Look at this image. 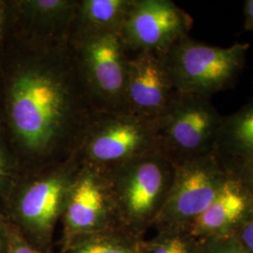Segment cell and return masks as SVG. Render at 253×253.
<instances>
[{
	"mask_svg": "<svg viewBox=\"0 0 253 253\" xmlns=\"http://www.w3.org/2000/svg\"><path fill=\"white\" fill-rule=\"evenodd\" d=\"M230 172L240 180L253 199V161L236 167Z\"/></svg>",
	"mask_w": 253,
	"mask_h": 253,
	"instance_id": "44dd1931",
	"label": "cell"
},
{
	"mask_svg": "<svg viewBox=\"0 0 253 253\" xmlns=\"http://www.w3.org/2000/svg\"><path fill=\"white\" fill-rule=\"evenodd\" d=\"M157 149L155 121L129 113L99 112L77 151L82 163L102 172Z\"/></svg>",
	"mask_w": 253,
	"mask_h": 253,
	"instance_id": "8992f818",
	"label": "cell"
},
{
	"mask_svg": "<svg viewBox=\"0 0 253 253\" xmlns=\"http://www.w3.org/2000/svg\"><path fill=\"white\" fill-rule=\"evenodd\" d=\"M144 253H200V240L186 229H160L153 239L145 241Z\"/></svg>",
	"mask_w": 253,
	"mask_h": 253,
	"instance_id": "e0dca14e",
	"label": "cell"
},
{
	"mask_svg": "<svg viewBox=\"0 0 253 253\" xmlns=\"http://www.w3.org/2000/svg\"><path fill=\"white\" fill-rule=\"evenodd\" d=\"M7 253H50L31 244L16 227H9V244Z\"/></svg>",
	"mask_w": 253,
	"mask_h": 253,
	"instance_id": "d6986e66",
	"label": "cell"
},
{
	"mask_svg": "<svg viewBox=\"0 0 253 253\" xmlns=\"http://www.w3.org/2000/svg\"><path fill=\"white\" fill-rule=\"evenodd\" d=\"M239 242L253 253V210L235 233Z\"/></svg>",
	"mask_w": 253,
	"mask_h": 253,
	"instance_id": "ffe728a7",
	"label": "cell"
},
{
	"mask_svg": "<svg viewBox=\"0 0 253 253\" xmlns=\"http://www.w3.org/2000/svg\"><path fill=\"white\" fill-rule=\"evenodd\" d=\"M133 0L78 1L70 40L101 34H119Z\"/></svg>",
	"mask_w": 253,
	"mask_h": 253,
	"instance_id": "4fadbf2b",
	"label": "cell"
},
{
	"mask_svg": "<svg viewBox=\"0 0 253 253\" xmlns=\"http://www.w3.org/2000/svg\"><path fill=\"white\" fill-rule=\"evenodd\" d=\"M223 118L208 98L179 93L154 120L157 149L174 165L215 153Z\"/></svg>",
	"mask_w": 253,
	"mask_h": 253,
	"instance_id": "5b68a950",
	"label": "cell"
},
{
	"mask_svg": "<svg viewBox=\"0 0 253 253\" xmlns=\"http://www.w3.org/2000/svg\"><path fill=\"white\" fill-rule=\"evenodd\" d=\"M145 241L121 228L79 235L63 242L64 253H144Z\"/></svg>",
	"mask_w": 253,
	"mask_h": 253,
	"instance_id": "2e32d148",
	"label": "cell"
},
{
	"mask_svg": "<svg viewBox=\"0 0 253 253\" xmlns=\"http://www.w3.org/2000/svg\"><path fill=\"white\" fill-rule=\"evenodd\" d=\"M200 253H251L235 234L213 236L200 240Z\"/></svg>",
	"mask_w": 253,
	"mask_h": 253,
	"instance_id": "ac0fdd59",
	"label": "cell"
},
{
	"mask_svg": "<svg viewBox=\"0 0 253 253\" xmlns=\"http://www.w3.org/2000/svg\"><path fill=\"white\" fill-rule=\"evenodd\" d=\"M9 244V226L0 221V253H7Z\"/></svg>",
	"mask_w": 253,
	"mask_h": 253,
	"instance_id": "7402d4cb",
	"label": "cell"
},
{
	"mask_svg": "<svg viewBox=\"0 0 253 253\" xmlns=\"http://www.w3.org/2000/svg\"><path fill=\"white\" fill-rule=\"evenodd\" d=\"M6 162L7 161L5 158V154L0 145V191L4 187L6 176H7V163Z\"/></svg>",
	"mask_w": 253,
	"mask_h": 253,
	"instance_id": "cb8c5ba5",
	"label": "cell"
},
{
	"mask_svg": "<svg viewBox=\"0 0 253 253\" xmlns=\"http://www.w3.org/2000/svg\"><path fill=\"white\" fill-rule=\"evenodd\" d=\"M192 18L170 0H133L120 38L127 53L163 54L189 37Z\"/></svg>",
	"mask_w": 253,
	"mask_h": 253,
	"instance_id": "30bf717a",
	"label": "cell"
},
{
	"mask_svg": "<svg viewBox=\"0 0 253 253\" xmlns=\"http://www.w3.org/2000/svg\"><path fill=\"white\" fill-rule=\"evenodd\" d=\"M250 30H253V25L252 26V27H251V29Z\"/></svg>",
	"mask_w": 253,
	"mask_h": 253,
	"instance_id": "484cf974",
	"label": "cell"
},
{
	"mask_svg": "<svg viewBox=\"0 0 253 253\" xmlns=\"http://www.w3.org/2000/svg\"><path fill=\"white\" fill-rule=\"evenodd\" d=\"M249 48L248 43L208 45L186 37L162 54L178 93L209 99L235 84L244 68Z\"/></svg>",
	"mask_w": 253,
	"mask_h": 253,
	"instance_id": "277c9868",
	"label": "cell"
},
{
	"mask_svg": "<svg viewBox=\"0 0 253 253\" xmlns=\"http://www.w3.org/2000/svg\"><path fill=\"white\" fill-rule=\"evenodd\" d=\"M245 27L246 29H251L253 25V0H247L245 2Z\"/></svg>",
	"mask_w": 253,
	"mask_h": 253,
	"instance_id": "603a6c76",
	"label": "cell"
},
{
	"mask_svg": "<svg viewBox=\"0 0 253 253\" xmlns=\"http://www.w3.org/2000/svg\"><path fill=\"white\" fill-rule=\"evenodd\" d=\"M78 1L29 0L22 6L30 24L31 39L57 42L70 39Z\"/></svg>",
	"mask_w": 253,
	"mask_h": 253,
	"instance_id": "5bb4252c",
	"label": "cell"
},
{
	"mask_svg": "<svg viewBox=\"0 0 253 253\" xmlns=\"http://www.w3.org/2000/svg\"><path fill=\"white\" fill-rule=\"evenodd\" d=\"M175 165L158 149L103 172L121 229L139 236L155 225L172 187Z\"/></svg>",
	"mask_w": 253,
	"mask_h": 253,
	"instance_id": "7a4b0ae2",
	"label": "cell"
},
{
	"mask_svg": "<svg viewBox=\"0 0 253 253\" xmlns=\"http://www.w3.org/2000/svg\"><path fill=\"white\" fill-rule=\"evenodd\" d=\"M253 210V197L230 172L216 198L186 230L199 240L235 234Z\"/></svg>",
	"mask_w": 253,
	"mask_h": 253,
	"instance_id": "7c38bea8",
	"label": "cell"
},
{
	"mask_svg": "<svg viewBox=\"0 0 253 253\" xmlns=\"http://www.w3.org/2000/svg\"><path fill=\"white\" fill-rule=\"evenodd\" d=\"M178 94L167 72L163 54L145 51L129 57L126 113L154 121L163 116Z\"/></svg>",
	"mask_w": 253,
	"mask_h": 253,
	"instance_id": "8fae6325",
	"label": "cell"
},
{
	"mask_svg": "<svg viewBox=\"0 0 253 253\" xmlns=\"http://www.w3.org/2000/svg\"><path fill=\"white\" fill-rule=\"evenodd\" d=\"M81 161L75 154L60 163L38 168L16 197L13 214L19 231L37 248L50 253Z\"/></svg>",
	"mask_w": 253,
	"mask_h": 253,
	"instance_id": "3957f363",
	"label": "cell"
},
{
	"mask_svg": "<svg viewBox=\"0 0 253 253\" xmlns=\"http://www.w3.org/2000/svg\"><path fill=\"white\" fill-rule=\"evenodd\" d=\"M229 175L216 153L175 165L171 190L155 226L187 229L216 198Z\"/></svg>",
	"mask_w": 253,
	"mask_h": 253,
	"instance_id": "ba28073f",
	"label": "cell"
},
{
	"mask_svg": "<svg viewBox=\"0 0 253 253\" xmlns=\"http://www.w3.org/2000/svg\"><path fill=\"white\" fill-rule=\"evenodd\" d=\"M31 42V54L9 81L8 114L16 142L38 169L77 154L100 111L70 39Z\"/></svg>",
	"mask_w": 253,
	"mask_h": 253,
	"instance_id": "6da1fadb",
	"label": "cell"
},
{
	"mask_svg": "<svg viewBox=\"0 0 253 253\" xmlns=\"http://www.w3.org/2000/svg\"><path fill=\"white\" fill-rule=\"evenodd\" d=\"M84 81L100 112L126 113L129 55L115 33L70 40Z\"/></svg>",
	"mask_w": 253,
	"mask_h": 253,
	"instance_id": "52a82bcc",
	"label": "cell"
},
{
	"mask_svg": "<svg viewBox=\"0 0 253 253\" xmlns=\"http://www.w3.org/2000/svg\"><path fill=\"white\" fill-rule=\"evenodd\" d=\"M3 19H4V14H3V10H2V9H1V6H0V35H1V30H2Z\"/></svg>",
	"mask_w": 253,
	"mask_h": 253,
	"instance_id": "d4e9b609",
	"label": "cell"
},
{
	"mask_svg": "<svg viewBox=\"0 0 253 253\" xmlns=\"http://www.w3.org/2000/svg\"><path fill=\"white\" fill-rule=\"evenodd\" d=\"M61 220L63 242L79 235L120 228L104 172L81 163L69 191Z\"/></svg>",
	"mask_w": 253,
	"mask_h": 253,
	"instance_id": "9c48e42d",
	"label": "cell"
},
{
	"mask_svg": "<svg viewBox=\"0 0 253 253\" xmlns=\"http://www.w3.org/2000/svg\"><path fill=\"white\" fill-rule=\"evenodd\" d=\"M215 153L225 168L232 163L228 172L253 161V102L223 118Z\"/></svg>",
	"mask_w": 253,
	"mask_h": 253,
	"instance_id": "9a60e30c",
	"label": "cell"
}]
</instances>
